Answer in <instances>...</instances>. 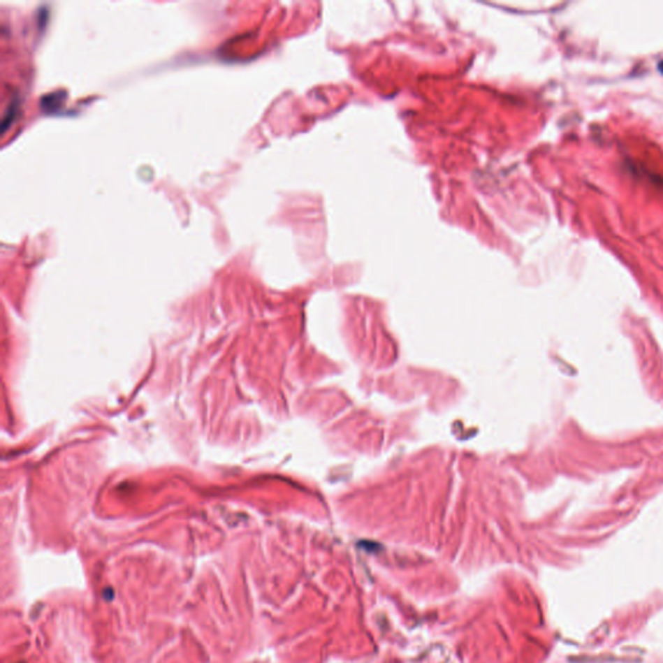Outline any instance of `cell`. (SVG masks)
<instances>
[{"instance_id":"1","label":"cell","mask_w":663,"mask_h":663,"mask_svg":"<svg viewBox=\"0 0 663 663\" xmlns=\"http://www.w3.org/2000/svg\"><path fill=\"white\" fill-rule=\"evenodd\" d=\"M660 71H661V73L663 74V61L660 62Z\"/></svg>"}]
</instances>
